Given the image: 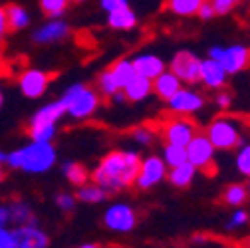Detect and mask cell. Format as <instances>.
I'll list each match as a JSON object with an SVG mask.
<instances>
[{
    "label": "cell",
    "instance_id": "cell-1",
    "mask_svg": "<svg viewBox=\"0 0 250 248\" xmlns=\"http://www.w3.org/2000/svg\"><path fill=\"white\" fill-rule=\"evenodd\" d=\"M141 167L139 155L133 151H111L100 161L96 171L91 173L93 183H98L107 193H115L135 185Z\"/></svg>",
    "mask_w": 250,
    "mask_h": 248
},
{
    "label": "cell",
    "instance_id": "cell-2",
    "mask_svg": "<svg viewBox=\"0 0 250 248\" xmlns=\"http://www.w3.org/2000/svg\"><path fill=\"white\" fill-rule=\"evenodd\" d=\"M4 161L8 167L22 169L26 173H46L56 163V149L50 141H32L30 145L6 155Z\"/></svg>",
    "mask_w": 250,
    "mask_h": 248
},
{
    "label": "cell",
    "instance_id": "cell-3",
    "mask_svg": "<svg viewBox=\"0 0 250 248\" xmlns=\"http://www.w3.org/2000/svg\"><path fill=\"white\" fill-rule=\"evenodd\" d=\"M207 137L210 139L216 151H232L240 147L244 143L240 119H236L234 115L214 117L207 127Z\"/></svg>",
    "mask_w": 250,
    "mask_h": 248
},
{
    "label": "cell",
    "instance_id": "cell-4",
    "mask_svg": "<svg viewBox=\"0 0 250 248\" xmlns=\"http://www.w3.org/2000/svg\"><path fill=\"white\" fill-rule=\"evenodd\" d=\"M62 102L66 103V113L76 121L87 119L100 107V96L93 89L85 87L83 83L70 85L66 94L62 96Z\"/></svg>",
    "mask_w": 250,
    "mask_h": 248
},
{
    "label": "cell",
    "instance_id": "cell-5",
    "mask_svg": "<svg viewBox=\"0 0 250 248\" xmlns=\"http://www.w3.org/2000/svg\"><path fill=\"white\" fill-rule=\"evenodd\" d=\"M208 58L221 62V66L225 68V72L230 74H238L242 70H246L250 66V48L234 44V46H212L208 50Z\"/></svg>",
    "mask_w": 250,
    "mask_h": 248
},
{
    "label": "cell",
    "instance_id": "cell-6",
    "mask_svg": "<svg viewBox=\"0 0 250 248\" xmlns=\"http://www.w3.org/2000/svg\"><path fill=\"white\" fill-rule=\"evenodd\" d=\"M214 151L216 149L207 137V133H197L191 139V143L187 145V159L197 167V171L212 175L214 173Z\"/></svg>",
    "mask_w": 250,
    "mask_h": 248
},
{
    "label": "cell",
    "instance_id": "cell-7",
    "mask_svg": "<svg viewBox=\"0 0 250 248\" xmlns=\"http://www.w3.org/2000/svg\"><path fill=\"white\" fill-rule=\"evenodd\" d=\"M161 133L165 143L169 145H179V147H187L191 143V139L199 133L197 123L187 119V117H171L165 123H161Z\"/></svg>",
    "mask_w": 250,
    "mask_h": 248
},
{
    "label": "cell",
    "instance_id": "cell-8",
    "mask_svg": "<svg viewBox=\"0 0 250 248\" xmlns=\"http://www.w3.org/2000/svg\"><path fill=\"white\" fill-rule=\"evenodd\" d=\"M201 64H203V60H199L193 52L181 50L171 60V72L183 83L193 85V83H199L201 82Z\"/></svg>",
    "mask_w": 250,
    "mask_h": 248
},
{
    "label": "cell",
    "instance_id": "cell-9",
    "mask_svg": "<svg viewBox=\"0 0 250 248\" xmlns=\"http://www.w3.org/2000/svg\"><path fill=\"white\" fill-rule=\"evenodd\" d=\"M104 225H105V228H109L113 232H129L137 225V212L129 205L115 203L105 210Z\"/></svg>",
    "mask_w": 250,
    "mask_h": 248
},
{
    "label": "cell",
    "instance_id": "cell-10",
    "mask_svg": "<svg viewBox=\"0 0 250 248\" xmlns=\"http://www.w3.org/2000/svg\"><path fill=\"white\" fill-rule=\"evenodd\" d=\"M163 179H167V165L163 161V157L157 155H149L147 159L141 161L137 179H135V187L141 191H147L155 185H159Z\"/></svg>",
    "mask_w": 250,
    "mask_h": 248
},
{
    "label": "cell",
    "instance_id": "cell-11",
    "mask_svg": "<svg viewBox=\"0 0 250 248\" xmlns=\"http://www.w3.org/2000/svg\"><path fill=\"white\" fill-rule=\"evenodd\" d=\"M167 103L175 115H193L205 107V98L197 89L181 87L171 100H167Z\"/></svg>",
    "mask_w": 250,
    "mask_h": 248
},
{
    "label": "cell",
    "instance_id": "cell-12",
    "mask_svg": "<svg viewBox=\"0 0 250 248\" xmlns=\"http://www.w3.org/2000/svg\"><path fill=\"white\" fill-rule=\"evenodd\" d=\"M52 78H54V74H48V72H42V70H26L24 74H20L18 85H20V91L26 98L36 100V98L44 96V91L48 89Z\"/></svg>",
    "mask_w": 250,
    "mask_h": 248
},
{
    "label": "cell",
    "instance_id": "cell-13",
    "mask_svg": "<svg viewBox=\"0 0 250 248\" xmlns=\"http://www.w3.org/2000/svg\"><path fill=\"white\" fill-rule=\"evenodd\" d=\"M16 248H48L50 238L44 230L38 228V225H24L16 227L12 230Z\"/></svg>",
    "mask_w": 250,
    "mask_h": 248
},
{
    "label": "cell",
    "instance_id": "cell-14",
    "mask_svg": "<svg viewBox=\"0 0 250 248\" xmlns=\"http://www.w3.org/2000/svg\"><path fill=\"white\" fill-rule=\"evenodd\" d=\"M70 34V26L68 22L60 20V18H52L50 22H46L44 26H40L34 32V42L36 44H52V42H60Z\"/></svg>",
    "mask_w": 250,
    "mask_h": 248
},
{
    "label": "cell",
    "instance_id": "cell-15",
    "mask_svg": "<svg viewBox=\"0 0 250 248\" xmlns=\"http://www.w3.org/2000/svg\"><path fill=\"white\" fill-rule=\"evenodd\" d=\"M227 78H229V74H227L225 68L221 66V62H216V60H212V58L203 60V64H201V82H203L207 87H210V89H221V87H225Z\"/></svg>",
    "mask_w": 250,
    "mask_h": 248
},
{
    "label": "cell",
    "instance_id": "cell-16",
    "mask_svg": "<svg viewBox=\"0 0 250 248\" xmlns=\"http://www.w3.org/2000/svg\"><path fill=\"white\" fill-rule=\"evenodd\" d=\"M66 113V103L62 102V98L54 103H48L44 107H40L32 119H30L28 127H36V125H56V123L60 121V117H64Z\"/></svg>",
    "mask_w": 250,
    "mask_h": 248
},
{
    "label": "cell",
    "instance_id": "cell-17",
    "mask_svg": "<svg viewBox=\"0 0 250 248\" xmlns=\"http://www.w3.org/2000/svg\"><path fill=\"white\" fill-rule=\"evenodd\" d=\"M131 62H133L135 72L139 76H143V78H149V80H155L159 74H163L167 70L165 68V62L159 56H155V54H139Z\"/></svg>",
    "mask_w": 250,
    "mask_h": 248
},
{
    "label": "cell",
    "instance_id": "cell-18",
    "mask_svg": "<svg viewBox=\"0 0 250 248\" xmlns=\"http://www.w3.org/2000/svg\"><path fill=\"white\" fill-rule=\"evenodd\" d=\"M183 87V82L171 72V70H165L163 74H159L157 78L153 80V91L157 94L161 100H171L177 91Z\"/></svg>",
    "mask_w": 250,
    "mask_h": 248
},
{
    "label": "cell",
    "instance_id": "cell-19",
    "mask_svg": "<svg viewBox=\"0 0 250 248\" xmlns=\"http://www.w3.org/2000/svg\"><path fill=\"white\" fill-rule=\"evenodd\" d=\"M195 175H197V167L193 163H183V165H177V167H171L167 171V181L177 189H185L195 181Z\"/></svg>",
    "mask_w": 250,
    "mask_h": 248
},
{
    "label": "cell",
    "instance_id": "cell-20",
    "mask_svg": "<svg viewBox=\"0 0 250 248\" xmlns=\"http://www.w3.org/2000/svg\"><path fill=\"white\" fill-rule=\"evenodd\" d=\"M8 210H10V223H14L16 227H24V225H38V219L28 203L24 201H12L8 203Z\"/></svg>",
    "mask_w": 250,
    "mask_h": 248
},
{
    "label": "cell",
    "instance_id": "cell-21",
    "mask_svg": "<svg viewBox=\"0 0 250 248\" xmlns=\"http://www.w3.org/2000/svg\"><path fill=\"white\" fill-rule=\"evenodd\" d=\"M107 24L113 30H131L137 24V16L129 6H123L113 12H107Z\"/></svg>",
    "mask_w": 250,
    "mask_h": 248
},
{
    "label": "cell",
    "instance_id": "cell-22",
    "mask_svg": "<svg viewBox=\"0 0 250 248\" xmlns=\"http://www.w3.org/2000/svg\"><path fill=\"white\" fill-rule=\"evenodd\" d=\"M109 70H111V74H113V78H115L119 89H125V87L131 83V80L137 76V72H135V68H133V62L127 60V58L117 60Z\"/></svg>",
    "mask_w": 250,
    "mask_h": 248
},
{
    "label": "cell",
    "instance_id": "cell-23",
    "mask_svg": "<svg viewBox=\"0 0 250 248\" xmlns=\"http://www.w3.org/2000/svg\"><path fill=\"white\" fill-rule=\"evenodd\" d=\"M125 91V96H127V100H131V102H141V100H145L151 91H153V80H149V78H143V76H135L133 80H131V83L123 89Z\"/></svg>",
    "mask_w": 250,
    "mask_h": 248
},
{
    "label": "cell",
    "instance_id": "cell-24",
    "mask_svg": "<svg viewBox=\"0 0 250 248\" xmlns=\"http://www.w3.org/2000/svg\"><path fill=\"white\" fill-rule=\"evenodd\" d=\"M248 197H250L248 187H246V185H242V183L229 185V187L225 189V193H223V201H225V205L234 207V208L242 207V205L248 201Z\"/></svg>",
    "mask_w": 250,
    "mask_h": 248
},
{
    "label": "cell",
    "instance_id": "cell-25",
    "mask_svg": "<svg viewBox=\"0 0 250 248\" xmlns=\"http://www.w3.org/2000/svg\"><path fill=\"white\" fill-rule=\"evenodd\" d=\"M76 197L83 203H102V201L107 199V191L102 189L98 183H83L78 187Z\"/></svg>",
    "mask_w": 250,
    "mask_h": 248
},
{
    "label": "cell",
    "instance_id": "cell-26",
    "mask_svg": "<svg viewBox=\"0 0 250 248\" xmlns=\"http://www.w3.org/2000/svg\"><path fill=\"white\" fill-rule=\"evenodd\" d=\"M203 0H165L167 10H171L177 16H195Z\"/></svg>",
    "mask_w": 250,
    "mask_h": 248
},
{
    "label": "cell",
    "instance_id": "cell-27",
    "mask_svg": "<svg viewBox=\"0 0 250 248\" xmlns=\"http://www.w3.org/2000/svg\"><path fill=\"white\" fill-rule=\"evenodd\" d=\"M4 12H6V20H8V28L10 30H22L30 22L28 12L22 6H18V4H8L4 8Z\"/></svg>",
    "mask_w": 250,
    "mask_h": 248
},
{
    "label": "cell",
    "instance_id": "cell-28",
    "mask_svg": "<svg viewBox=\"0 0 250 248\" xmlns=\"http://www.w3.org/2000/svg\"><path fill=\"white\" fill-rule=\"evenodd\" d=\"M163 161H165V165H167L169 169L187 163V161H189V159H187V147H179V145H169V143H165Z\"/></svg>",
    "mask_w": 250,
    "mask_h": 248
},
{
    "label": "cell",
    "instance_id": "cell-29",
    "mask_svg": "<svg viewBox=\"0 0 250 248\" xmlns=\"http://www.w3.org/2000/svg\"><path fill=\"white\" fill-rule=\"evenodd\" d=\"M62 171H64L66 179H68L72 185H76V187H80V185L87 183V179H89V173H87V169H85L82 163L70 161V163L64 165V169H62Z\"/></svg>",
    "mask_w": 250,
    "mask_h": 248
},
{
    "label": "cell",
    "instance_id": "cell-30",
    "mask_svg": "<svg viewBox=\"0 0 250 248\" xmlns=\"http://www.w3.org/2000/svg\"><path fill=\"white\" fill-rule=\"evenodd\" d=\"M98 89H100V94H102L104 98H109V100H111L113 94H117V91H119V85H117V82H115L111 70H105V72L98 78Z\"/></svg>",
    "mask_w": 250,
    "mask_h": 248
},
{
    "label": "cell",
    "instance_id": "cell-31",
    "mask_svg": "<svg viewBox=\"0 0 250 248\" xmlns=\"http://www.w3.org/2000/svg\"><path fill=\"white\" fill-rule=\"evenodd\" d=\"M70 0H40V8L48 18H60L66 12Z\"/></svg>",
    "mask_w": 250,
    "mask_h": 248
},
{
    "label": "cell",
    "instance_id": "cell-32",
    "mask_svg": "<svg viewBox=\"0 0 250 248\" xmlns=\"http://www.w3.org/2000/svg\"><path fill=\"white\" fill-rule=\"evenodd\" d=\"M236 169L238 173H242L244 177H250V143H242L240 151L236 153Z\"/></svg>",
    "mask_w": 250,
    "mask_h": 248
},
{
    "label": "cell",
    "instance_id": "cell-33",
    "mask_svg": "<svg viewBox=\"0 0 250 248\" xmlns=\"http://www.w3.org/2000/svg\"><path fill=\"white\" fill-rule=\"evenodd\" d=\"M28 135L32 137V141H50L56 135V125H36V127H28Z\"/></svg>",
    "mask_w": 250,
    "mask_h": 248
},
{
    "label": "cell",
    "instance_id": "cell-34",
    "mask_svg": "<svg viewBox=\"0 0 250 248\" xmlns=\"http://www.w3.org/2000/svg\"><path fill=\"white\" fill-rule=\"evenodd\" d=\"M131 139H135L139 145H151L155 139V129H151L147 125H139L131 131Z\"/></svg>",
    "mask_w": 250,
    "mask_h": 248
},
{
    "label": "cell",
    "instance_id": "cell-35",
    "mask_svg": "<svg viewBox=\"0 0 250 248\" xmlns=\"http://www.w3.org/2000/svg\"><path fill=\"white\" fill-rule=\"evenodd\" d=\"M54 203H56V207H58L60 210L68 212V210H72V208L76 207V195H70V193H58L56 199H54Z\"/></svg>",
    "mask_w": 250,
    "mask_h": 248
},
{
    "label": "cell",
    "instance_id": "cell-36",
    "mask_svg": "<svg viewBox=\"0 0 250 248\" xmlns=\"http://www.w3.org/2000/svg\"><path fill=\"white\" fill-rule=\"evenodd\" d=\"M248 223V212L246 210H242L240 207L232 212V216L229 219V223H227V228L229 230H234V228H240V227H244Z\"/></svg>",
    "mask_w": 250,
    "mask_h": 248
},
{
    "label": "cell",
    "instance_id": "cell-37",
    "mask_svg": "<svg viewBox=\"0 0 250 248\" xmlns=\"http://www.w3.org/2000/svg\"><path fill=\"white\" fill-rule=\"evenodd\" d=\"M212 6H214V12L216 14H229L240 0H210Z\"/></svg>",
    "mask_w": 250,
    "mask_h": 248
},
{
    "label": "cell",
    "instance_id": "cell-38",
    "mask_svg": "<svg viewBox=\"0 0 250 248\" xmlns=\"http://www.w3.org/2000/svg\"><path fill=\"white\" fill-rule=\"evenodd\" d=\"M203 20H210L212 16H216V12H214V6H212V2L210 0H203V4L199 6V12H197Z\"/></svg>",
    "mask_w": 250,
    "mask_h": 248
},
{
    "label": "cell",
    "instance_id": "cell-39",
    "mask_svg": "<svg viewBox=\"0 0 250 248\" xmlns=\"http://www.w3.org/2000/svg\"><path fill=\"white\" fill-rule=\"evenodd\" d=\"M0 248H16V244H14V236H12V230L0 228Z\"/></svg>",
    "mask_w": 250,
    "mask_h": 248
},
{
    "label": "cell",
    "instance_id": "cell-40",
    "mask_svg": "<svg viewBox=\"0 0 250 248\" xmlns=\"http://www.w3.org/2000/svg\"><path fill=\"white\" fill-rule=\"evenodd\" d=\"M100 4L105 12H113L117 8H123V6H127V0H100Z\"/></svg>",
    "mask_w": 250,
    "mask_h": 248
},
{
    "label": "cell",
    "instance_id": "cell-41",
    "mask_svg": "<svg viewBox=\"0 0 250 248\" xmlns=\"http://www.w3.org/2000/svg\"><path fill=\"white\" fill-rule=\"evenodd\" d=\"M230 100H232V96L229 94V91H221V94L216 96V100H214V102H216V105H218V107L227 109V107L230 105Z\"/></svg>",
    "mask_w": 250,
    "mask_h": 248
},
{
    "label": "cell",
    "instance_id": "cell-42",
    "mask_svg": "<svg viewBox=\"0 0 250 248\" xmlns=\"http://www.w3.org/2000/svg\"><path fill=\"white\" fill-rule=\"evenodd\" d=\"M8 223H10V210H8V205H0V228H6Z\"/></svg>",
    "mask_w": 250,
    "mask_h": 248
},
{
    "label": "cell",
    "instance_id": "cell-43",
    "mask_svg": "<svg viewBox=\"0 0 250 248\" xmlns=\"http://www.w3.org/2000/svg\"><path fill=\"white\" fill-rule=\"evenodd\" d=\"M8 20H6V12H4V8H0V40H2L4 36H6V32H8Z\"/></svg>",
    "mask_w": 250,
    "mask_h": 248
},
{
    "label": "cell",
    "instance_id": "cell-44",
    "mask_svg": "<svg viewBox=\"0 0 250 248\" xmlns=\"http://www.w3.org/2000/svg\"><path fill=\"white\" fill-rule=\"evenodd\" d=\"M2 64H4V48L0 44V68H2Z\"/></svg>",
    "mask_w": 250,
    "mask_h": 248
},
{
    "label": "cell",
    "instance_id": "cell-45",
    "mask_svg": "<svg viewBox=\"0 0 250 248\" xmlns=\"http://www.w3.org/2000/svg\"><path fill=\"white\" fill-rule=\"evenodd\" d=\"M80 248H100V244H82Z\"/></svg>",
    "mask_w": 250,
    "mask_h": 248
},
{
    "label": "cell",
    "instance_id": "cell-46",
    "mask_svg": "<svg viewBox=\"0 0 250 248\" xmlns=\"http://www.w3.org/2000/svg\"><path fill=\"white\" fill-rule=\"evenodd\" d=\"M4 177H6V173H4V169H2V165H0V183L4 181Z\"/></svg>",
    "mask_w": 250,
    "mask_h": 248
},
{
    "label": "cell",
    "instance_id": "cell-47",
    "mask_svg": "<svg viewBox=\"0 0 250 248\" xmlns=\"http://www.w3.org/2000/svg\"><path fill=\"white\" fill-rule=\"evenodd\" d=\"M2 103H4V96H2V91H0V107H2Z\"/></svg>",
    "mask_w": 250,
    "mask_h": 248
},
{
    "label": "cell",
    "instance_id": "cell-48",
    "mask_svg": "<svg viewBox=\"0 0 250 248\" xmlns=\"http://www.w3.org/2000/svg\"><path fill=\"white\" fill-rule=\"evenodd\" d=\"M4 159H6V155H4L2 151H0V161H4Z\"/></svg>",
    "mask_w": 250,
    "mask_h": 248
},
{
    "label": "cell",
    "instance_id": "cell-49",
    "mask_svg": "<svg viewBox=\"0 0 250 248\" xmlns=\"http://www.w3.org/2000/svg\"><path fill=\"white\" fill-rule=\"evenodd\" d=\"M246 187H248V193H250V177H248V185H246Z\"/></svg>",
    "mask_w": 250,
    "mask_h": 248
},
{
    "label": "cell",
    "instance_id": "cell-50",
    "mask_svg": "<svg viewBox=\"0 0 250 248\" xmlns=\"http://www.w3.org/2000/svg\"><path fill=\"white\" fill-rule=\"evenodd\" d=\"M72 2H85V0H72Z\"/></svg>",
    "mask_w": 250,
    "mask_h": 248
}]
</instances>
